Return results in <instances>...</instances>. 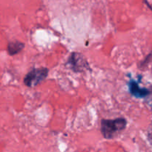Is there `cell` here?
<instances>
[{
  "instance_id": "cell-1",
  "label": "cell",
  "mask_w": 152,
  "mask_h": 152,
  "mask_svg": "<svg viewBox=\"0 0 152 152\" xmlns=\"http://www.w3.org/2000/svg\"><path fill=\"white\" fill-rule=\"evenodd\" d=\"M127 126L125 118L101 120V133L105 139L111 140L123 132Z\"/></svg>"
},
{
  "instance_id": "cell-2",
  "label": "cell",
  "mask_w": 152,
  "mask_h": 152,
  "mask_svg": "<svg viewBox=\"0 0 152 152\" xmlns=\"http://www.w3.org/2000/svg\"><path fill=\"white\" fill-rule=\"evenodd\" d=\"M49 70L46 68H34L26 74L24 78V84L29 88H34L40 84L47 78Z\"/></svg>"
},
{
  "instance_id": "cell-3",
  "label": "cell",
  "mask_w": 152,
  "mask_h": 152,
  "mask_svg": "<svg viewBox=\"0 0 152 152\" xmlns=\"http://www.w3.org/2000/svg\"><path fill=\"white\" fill-rule=\"evenodd\" d=\"M70 68L74 72H83L85 70H89L88 63L85 59L84 56L79 53H72L68 59V62H67Z\"/></svg>"
},
{
  "instance_id": "cell-4",
  "label": "cell",
  "mask_w": 152,
  "mask_h": 152,
  "mask_svg": "<svg viewBox=\"0 0 152 152\" xmlns=\"http://www.w3.org/2000/svg\"><path fill=\"white\" fill-rule=\"evenodd\" d=\"M130 92L132 95L138 98L145 97L149 94L148 89L140 88L137 83H135L134 81H132L130 83Z\"/></svg>"
},
{
  "instance_id": "cell-5",
  "label": "cell",
  "mask_w": 152,
  "mask_h": 152,
  "mask_svg": "<svg viewBox=\"0 0 152 152\" xmlns=\"http://www.w3.org/2000/svg\"><path fill=\"white\" fill-rule=\"evenodd\" d=\"M24 47H25V45L21 42H10L7 45V52H8L9 54L13 56V55L19 53L24 48Z\"/></svg>"
}]
</instances>
